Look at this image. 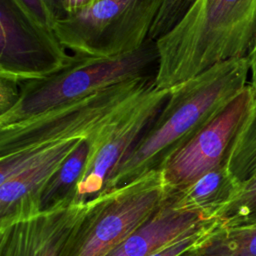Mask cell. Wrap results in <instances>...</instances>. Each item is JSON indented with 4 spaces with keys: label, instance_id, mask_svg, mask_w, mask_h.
<instances>
[{
    "label": "cell",
    "instance_id": "8992f818",
    "mask_svg": "<svg viewBox=\"0 0 256 256\" xmlns=\"http://www.w3.org/2000/svg\"><path fill=\"white\" fill-rule=\"evenodd\" d=\"M164 0H92L57 20L54 31L74 54L109 58L139 49L149 38Z\"/></svg>",
    "mask_w": 256,
    "mask_h": 256
},
{
    "label": "cell",
    "instance_id": "ac0fdd59",
    "mask_svg": "<svg viewBox=\"0 0 256 256\" xmlns=\"http://www.w3.org/2000/svg\"><path fill=\"white\" fill-rule=\"evenodd\" d=\"M220 225V219L209 221L182 235L150 256H186L197 251Z\"/></svg>",
    "mask_w": 256,
    "mask_h": 256
},
{
    "label": "cell",
    "instance_id": "ffe728a7",
    "mask_svg": "<svg viewBox=\"0 0 256 256\" xmlns=\"http://www.w3.org/2000/svg\"><path fill=\"white\" fill-rule=\"evenodd\" d=\"M20 94V83L0 77V116L8 113L16 105Z\"/></svg>",
    "mask_w": 256,
    "mask_h": 256
},
{
    "label": "cell",
    "instance_id": "cb8c5ba5",
    "mask_svg": "<svg viewBox=\"0 0 256 256\" xmlns=\"http://www.w3.org/2000/svg\"><path fill=\"white\" fill-rule=\"evenodd\" d=\"M50 14L55 20V23L57 20L64 17V10H63V0H42Z\"/></svg>",
    "mask_w": 256,
    "mask_h": 256
},
{
    "label": "cell",
    "instance_id": "6da1fadb",
    "mask_svg": "<svg viewBox=\"0 0 256 256\" xmlns=\"http://www.w3.org/2000/svg\"><path fill=\"white\" fill-rule=\"evenodd\" d=\"M247 57L217 63L173 87L155 119L109 175L103 190L159 167L216 118L249 84Z\"/></svg>",
    "mask_w": 256,
    "mask_h": 256
},
{
    "label": "cell",
    "instance_id": "3957f363",
    "mask_svg": "<svg viewBox=\"0 0 256 256\" xmlns=\"http://www.w3.org/2000/svg\"><path fill=\"white\" fill-rule=\"evenodd\" d=\"M155 77L129 80L30 119L0 127V156L56 142L89 140L123 118L155 87Z\"/></svg>",
    "mask_w": 256,
    "mask_h": 256
},
{
    "label": "cell",
    "instance_id": "44dd1931",
    "mask_svg": "<svg viewBox=\"0 0 256 256\" xmlns=\"http://www.w3.org/2000/svg\"><path fill=\"white\" fill-rule=\"evenodd\" d=\"M22 5L32 14L40 23L54 29L55 20L42 2V0H19Z\"/></svg>",
    "mask_w": 256,
    "mask_h": 256
},
{
    "label": "cell",
    "instance_id": "7402d4cb",
    "mask_svg": "<svg viewBox=\"0 0 256 256\" xmlns=\"http://www.w3.org/2000/svg\"><path fill=\"white\" fill-rule=\"evenodd\" d=\"M247 58H248L249 69H250L249 84L251 85V87L253 88L256 94V31H255V35H254L251 47L249 49Z\"/></svg>",
    "mask_w": 256,
    "mask_h": 256
},
{
    "label": "cell",
    "instance_id": "9a60e30c",
    "mask_svg": "<svg viewBox=\"0 0 256 256\" xmlns=\"http://www.w3.org/2000/svg\"><path fill=\"white\" fill-rule=\"evenodd\" d=\"M224 164L230 175L240 184L256 174V98Z\"/></svg>",
    "mask_w": 256,
    "mask_h": 256
},
{
    "label": "cell",
    "instance_id": "5bb4252c",
    "mask_svg": "<svg viewBox=\"0 0 256 256\" xmlns=\"http://www.w3.org/2000/svg\"><path fill=\"white\" fill-rule=\"evenodd\" d=\"M195 256H256V221L235 226L220 225Z\"/></svg>",
    "mask_w": 256,
    "mask_h": 256
},
{
    "label": "cell",
    "instance_id": "277c9868",
    "mask_svg": "<svg viewBox=\"0 0 256 256\" xmlns=\"http://www.w3.org/2000/svg\"><path fill=\"white\" fill-rule=\"evenodd\" d=\"M157 69L158 51L151 38L136 51L115 57L77 54L76 60L62 71L42 80L21 83L20 98L8 113L0 116V127L30 119L119 83L156 77Z\"/></svg>",
    "mask_w": 256,
    "mask_h": 256
},
{
    "label": "cell",
    "instance_id": "7c38bea8",
    "mask_svg": "<svg viewBox=\"0 0 256 256\" xmlns=\"http://www.w3.org/2000/svg\"><path fill=\"white\" fill-rule=\"evenodd\" d=\"M216 220V219H215ZM212 221L168 200L147 222L107 256H150L182 235Z\"/></svg>",
    "mask_w": 256,
    "mask_h": 256
},
{
    "label": "cell",
    "instance_id": "52a82bcc",
    "mask_svg": "<svg viewBox=\"0 0 256 256\" xmlns=\"http://www.w3.org/2000/svg\"><path fill=\"white\" fill-rule=\"evenodd\" d=\"M69 52L19 0H0V77L20 84L48 78L76 60Z\"/></svg>",
    "mask_w": 256,
    "mask_h": 256
},
{
    "label": "cell",
    "instance_id": "4fadbf2b",
    "mask_svg": "<svg viewBox=\"0 0 256 256\" xmlns=\"http://www.w3.org/2000/svg\"><path fill=\"white\" fill-rule=\"evenodd\" d=\"M225 164L203 175L189 186L172 193L173 204L183 210L199 213L208 220L220 219L226 206L240 190Z\"/></svg>",
    "mask_w": 256,
    "mask_h": 256
},
{
    "label": "cell",
    "instance_id": "d6986e66",
    "mask_svg": "<svg viewBox=\"0 0 256 256\" xmlns=\"http://www.w3.org/2000/svg\"><path fill=\"white\" fill-rule=\"evenodd\" d=\"M194 0H164L152 26L149 38L156 41L169 32Z\"/></svg>",
    "mask_w": 256,
    "mask_h": 256
},
{
    "label": "cell",
    "instance_id": "30bf717a",
    "mask_svg": "<svg viewBox=\"0 0 256 256\" xmlns=\"http://www.w3.org/2000/svg\"><path fill=\"white\" fill-rule=\"evenodd\" d=\"M170 92L171 88H152L123 118L87 140L89 152L74 190L76 197L89 199L103 191L111 172L158 115Z\"/></svg>",
    "mask_w": 256,
    "mask_h": 256
},
{
    "label": "cell",
    "instance_id": "7a4b0ae2",
    "mask_svg": "<svg viewBox=\"0 0 256 256\" xmlns=\"http://www.w3.org/2000/svg\"><path fill=\"white\" fill-rule=\"evenodd\" d=\"M255 31L256 0H194L155 41V87L169 89L217 63L247 57Z\"/></svg>",
    "mask_w": 256,
    "mask_h": 256
},
{
    "label": "cell",
    "instance_id": "d4e9b609",
    "mask_svg": "<svg viewBox=\"0 0 256 256\" xmlns=\"http://www.w3.org/2000/svg\"><path fill=\"white\" fill-rule=\"evenodd\" d=\"M186 256H195V255L192 253V254H189V255H186Z\"/></svg>",
    "mask_w": 256,
    "mask_h": 256
},
{
    "label": "cell",
    "instance_id": "e0dca14e",
    "mask_svg": "<svg viewBox=\"0 0 256 256\" xmlns=\"http://www.w3.org/2000/svg\"><path fill=\"white\" fill-rule=\"evenodd\" d=\"M256 221V174L241 184L234 199L220 216L223 226H235Z\"/></svg>",
    "mask_w": 256,
    "mask_h": 256
},
{
    "label": "cell",
    "instance_id": "ba28073f",
    "mask_svg": "<svg viewBox=\"0 0 256 256\" xmlns=\"http://www.w3.org/2000/svg\"><path fill=\"white\" fill-rule=\"evenodd\" d=\"M95 202L73 191L36 214L0 219V256H65Z\"/></svg>",
    "mask_w": 256,
    "mask_h": 256
},
{
    "label": "cell",
    "instance_id": "9c48e42d",
    "mask_svg": "<svg viewBox=\"0 0 256 256\" xmlns=\"http://www.w3.org/2000/svg\"><path fill=\"white\" fill-rule=\"evenodd\" d=\"M255 98L256 94L248 84L216 118L159 166L172 192L189 186L225 163Z\"/></svg>",
    "mask_w": 256,
    "mask_h": 256
},
{
    "label": "cell",
    "instance_id": "2e32d148",
    "mask_svg": "<svg viewBox=\"0 0 256 256\" xmlns=\"http://www.w3.org/2000/svg\"><path fill=\"white\" fill-rule=\"evenodd\" d=\"M89 152L87 140H84L65 160L57 173L47 183L41 197L42 209L75 190L76 184L84 169Z\"/></svg>",
    "mask_w": 256,
    "mask_h": 256
},
{
    "label": "cell",
    "instance_id": "8fae6325",
    "mask_svg": "<svg viewBox=\"0 0 256 256\" xmlns=\"http://www.w3.org/2000/svg\"><path fill=\"white\" fill-rule=\"evenodd\" d=\"M84 140L61 141L50 155L0 184V219L25 217L41 211V197L47 183Z\"/></svg>",
    "mask_w": 256,
    "mask_h": 256
},
{
    "label": "cell",
    "instance_id": "603a6c76",
    "mask_svg": "<svg viewBox=\"0 0 256 256\" xmlns=\"http://www.w3.org/2000/svg\"><path fill=\"white\" fill-rule=\"evenodd\" d=\"M92 0H63L64 16L75 14L86 7Z\"/></svg>",
    "mask_w": 256,
    "mask_h": 256
},
{
    "label": "cell",
    "instance_id": "5b68a950",
    "mask_svg": "<svg viewBox=\"0 0 256 256\" xmlns=\"http://www.w3.org/2000/svg\"><path fill=\"white\" fill-rule=\"evenodd\" d=\"M161 168H151L96 195L65 256H107L172 195Z\"/></svg>",
    "mask_w": 256,
    "mask_h": 256
}]
</instances>
